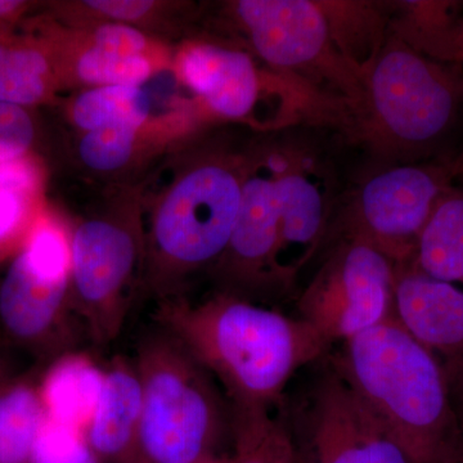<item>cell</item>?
<instances>
[{
  "label": "cell",
  "instance_id": "6da1fadb",
  "mask_svg": "<svg viewBox=\"0 0 463 463\" xmlns=\"http://www.w3.org/2000/svg\"><path fill=\"white\" fill-rule=\"evenodd\" d=\"M151 321L163 326L214 377L236 417L272 413L298 371L331 347L306 322L252 298L218 291L191 301H157Z\"/></svg>",
  "mask_w": 463,
  "mask_h": 463
},
{
  "label": "cell",
  "instance_id": "7a4b0ae2",
  "mask_svg": "<svg viewBox=\"0 0 463 463\" xmlns=\"http://www.w3.org/2000/svg\"><path fill=\"white\" fill-rule=\"evenodd\" d=\"M328 355L408 461L463 462V429L443 364L392 316Z\"/></svg>",
  "mask_w": 463,
  "mask_h": 463
},
{
  "label": "cell",
  "instance_id": "3957f363",
  "mask_svg": "<svg viewBox=\"0 0 463 463\" xmlns=\"http://www.w3.org/2000/svg\"><path fill=\"white\" fill-rule=\"evenodd\" d=\"M143 405L132 463H200L224 456L233 413L205 368L163 326L149 319L134 343Z\"/></svg>",
  "mask_w": 463,
  "mask_h": 463
},
{
  "label": "cell",
  "instance_id": "277c9868",
  "mask_svg": "<svg viewBox=\"0 0 463 463\" xmlns=\"http://www.w3.org/2000/svg\"><path fill=\"white\" fill-rule=\"evenodd\" d=\"M364 102L353 138L381 156L421 157L446 138L463 105V72L390 33L364 72Z\"/></svg>",
  "mask_w": 463,
  "mask_h": 463
},
{
  "label": "cell",
  "instance_id": "5b68a950",
  "mask_svg": "<svg viewBox=\"0 0 463 463\" xmlns=\"http://www.w3.org/2000/svg\"><path fill=\"white\" fill-rule=\"evenodd\" d=\"M84 343L70 291L69 241L54 225H36L0 281V347L47 370Z\"/></svg>",
  "mask_w": 463,
  "mask_h": 463
},
{
  "label": "cell",
  "instance_id": "8992f818",
  "mask_svg": "<svg viewBox=\"0 0 463 463\" xmlns=\"http://www.w3.org/2000/svg\"><path fill=\"white\" fill-rule=\"evenodd\" d=\"M239 167L209 161L176 183L151 232V289L158 300L176 294V281L216 265L230 245L243 178Z\"/></svg>",
  "mask_w": 463,
  "mask_h": 463
},
{
  "label": "cell",
  "instance_id": "52a82bcc",
  "mask_svg": "<svg viewBox=\"0 0 463 463\" xmlns=\"http://www.w3.org/2000/svg\"><path fill=\"white\" fill-rule=\"evenodd\" d=\"M279 404L298 463H411L330 355Z\"/></svg>",
  "mask_w": 463,
  "mask_h": 463
},
{
  "label": "cell",
  "instance_id": "ba28073f",
  "mask_svg": "<svg viewBox=\"0 0 463 463\" xmlns=\"http://www.w3.org/2000/svg\"><path fill=\"white\" fill-rule=\"evenodd\" d=\"M184 83L216 115L254 120L268 128L315 123L349 129L350 111L307 85L261 70L245 52L215 44H196L181 60Z\"/></svg>",
  "mask_w": 463,
  "mask_h": 463
},
{
  "label": "cell",
  "instance_id": "9c48e42d",
  "mask_svg": "<svg viewBox=\"0 0 463 463\" xmlns=\"http://www.w3.org/2000/svg\"><path fill=\"white\" fill-rule=\"evenodd\" d=\"M232 9L269 69L344 103L354 130L364 75L332 42L318 0H240Z\"/></svg>",
  "mask_w": 463,
  "mask_h": 463
},
{
  "label": "cell",
  "instance_id": "30bf717a",
  "mask_svg": "<svg viewBox=\"0 0 463 463\" xmlns=\"http://www.w3.org/2000/svg\"><path fill=\"white\" fill-rule=\"evenodd\" d=\"M395 264L358 237L343 234L298 298V318L328 346L371 330L392 316Z\"/></svg>",
  "mask_w": 463,
  "mask_h": 463
},
{
  "label": "cell",
  "instance_id": "8fae6325",
  "mask_svg": "<svg viewBox=\"0 0 463 463\" xmlns=\"http://www.w3.org/2000/svg\"><path fill=\"white\" fill-rule=\"evenodd\" d=\"M69 248L72 307L88 343L111 345L130 317L138 237L123 224L91 219L76 228Z\"/></svg>",
  "mask_w": 463,
  "mask_h": 463
},
{
  "label": "cell",
  "instance_id": "7c38bea8",
  "mask_svg": "<svg viewBox=\"0 0 463 463\" xmlns=\"http://www.w3.org/2000/svg\"><path fill=\"white\" fill-rule=\"evenodd\" d=\"M453 184L450 161L373 174L347 206L344 234L371 243L395 265L410 263L432 210Z\"/></svg>",
  "mask_w": 463,
  "mask_h": 463
},
{
  "label": "cell",
  "instance_id": "4fadbf2b",
  "mask_svg": "<svg viewBox=\"0 0 463 463\" xmlns=\"http://www.w3.org/2000/svg\"><path fill=\"white\" fill-rule=\"evenodd\" d=\"M279 232L273 263L274 288L288 291L310 263L327 231L330 178L300 149L281 152L277 174Z\"/></svg>",
  "mask_w": 463,
  "mask_h": 463
},
{
  "label": "cell",
  "instance_id": "5bb4252c",
  "mask_svg": "<svg viewBox=\"0 0 463 463\" xmlns=\"http://www.w3.org/2000/svg\"><path fill=\"white\" fill-rule=\"evenodd\" d=\"M281 151L269 152L243 178L239 214L230 245L215 268L223 279L221 291L248 298L258 289H276L273 263L279 245L277 174Z\"/></svg>",
  "mask_w": 463,
  "mask_h": 463
},
{
  "label": "cell",
  "instance_id": "9a60e30c",
  "mask_svg": "<svg viewBox=\"0 0 463 463\" xmlns=\"http://www.w3.org/2000/svg\"><path fill=\"white\" fill-rule=\"evenodd\" d=\"M392 318L437 356L448 381L463 373V288L395 265Z\"/></svg>",
  "mask_w": 463,
  "mask_h": 463
},
{
  "label": "cell",
  "instance_id": "2e32d148",
  "mask_svg": "<svg viewBox=\"0 0 463 463\" xmlns=\"http://www.w3.org/2000/svg\"><path fill=\"white\" fill-rule=\"evenodd\" d=\"M142 405L141 376L132 356H115L102 370L99 397L83 429L100 463L133 462Z\"/></svg>",
  "mask_w": 463,
  "mask_h": 463
},
{
  "label": "cell",
  "instance_id": "e0dca14e",
  "mask_svg": "<svg viewBox=\"0 0 463 463\" xmlns=\"http://www.w3.org/2000/svg\"><path fill=\"white\" fill-rule=\"evenodd\" d=\"M462 3L449 0L392 2L390 33L423 56L461 66Z\"/></svg>",
  "mask_w": 463,
  "mask_h": 463
},
{
  "label": "cell",
  "instance_id": "ac0fdd59",
  "mask_svg": "<svg viewBox=\"0 0 463 463\" xmlns=\"http://www.w3.org/2000/svg\"><path fill=\"white\" fill-rule=\"evenodd\" d=\"M44 368L30 367L0 386V463H33L45 421Z\"/></svg>",
  "mask_w": 463,
  "mask_h": 463
},
{
  "label": "cell",
  "instance_id": "d6986e66",
  "mask_svg": "<svg viewBox=\"0 0 463 463\" xmlns=\"http://www.w3.org/2000/svg\"><path fill=\"white\" fill-rule=\"evenodd\" d=\"M332 42L359 71L368 69L390 36L392 2L318 0Z\"/></svg>",
  "mask_w": 463,
  "mask_h": 463
},
{
  "label": "cell",
  "instance_id": "ffe728a7",
  "mask_svg": "<svg viewBox=\"0 0 463 463\" xmlns=\"http://www.w3.org/2000/svg\"><path fill=\"white\" fill-rule=\"evenodd\" d=\"M410 264L463 288V185L453 184L438 201Z\"/></svg>",
  "mask_w": 463,
  "mask_h": 463
},
{
  "label": "cell",
  "instance_id": "44dd1931",
  "mask_svg": "<svg viewBox=\"0 0 463 463\" xmlns=\"http://www.w3.org/2000/svg\"><path fill=\"white\" fill-rule=\"evenodd\" d=\"M102 381V370L81 353L67 355L44 370L43 397L48 419L83 430L93 410Z\"/></svg>",
  "mask_w": 463,
  "mask_h": 463
},
{
  "label": "cell",
  "instance_id": "7402d4cb",
  "mask_svg": "<svg viewBox=\"0 0 463 463\" xmlns=\"http://www.w3.org/2000/svg\"><path fill=\"white\" fill-rule=\"evenodd\" d=\"M151 103L139 87L109 85L85 91L76 99L72 118L81 129H138L148 118Z\"/></svg>",
  "mask_w": 463,
  "mask_h": 463
},
{
  "label": "cell",
  "instance_id": "603a6c76",
  "mask_svg": "<svg viewBox=\"0 0 463 463\" xmlns=\"http://www.w3.org/2000/svg\"><path fill=\"white\" fill-rule=\"evenodd\" d=\"M50 63L30 45L0 42V102L29 106L48 93Z\"/></svg>",
  "mask_w": 463,
  "mask_h": 463
},
{
  "label": "cell",
  "instance_id": "cb8c5ba5",
  "mask_svg": "<svg viewBox=\"0 0 463 463\" xmlns=\"http://www.w3.org/2000/svg\"><path fill=\"white\" fill-rule=\"evenodd\" d=\"M79 78L87 83L139 87L151 74V65L145 56H125L93 47L78 61Z\"/></svg>",
  "mask_w": 463,
  "mask_h": 463
},
{
  "label": "cell",
  "instance_id": "d4e9b609",
  "mask_svg": "<svg viewBox=\"0 0 463 463\" xmlns=\"http://www.w3.org/2000/svg\"><path fill=\"white\" fill-rule=\"evenodd\" d=\"M33 463H100L83 430L48 419L33 448Z\"/></svg>",
  "mask_w": 463,
  "mask_h": 463
},
{
  "label": "cell",
  "instance_id": "484cf974",
  "mask_svg": "<svg viewBox=\"0 0 463 463\" xmlns=\"http://www.w3.org/2000/svg\"><path fill=\"white\" fill-rule=\"evenodd\" d=\"M279 426L272 413L233 419L231 463H273Z\"/></svg>",
  "mask_w": 463,
  "mask_h": 463
},
{
  "label": "cell",
  "instance_id": "4316f807",
  "mask_svg": "<svg viewBox=\"0 0 463 463\" xmlns=\"http://www.w3.org/2000/svg\"><path fill=\"white\" fill-rule=\"evenodd\" d=\"M136 130L103 128L85 134L79 154L85 165L99 172L120 169L132 157Z\"/></svg>",
  "mask_w": 463,
  "mask_h": 463
},
{
  "label": "cell",
  "instance_id": "83f0119b",
  "mask_svg": "<svg viewBox=\"0 0 463 463\" xmlns=\"http://www.w3.org/2000/svg\"><path fill=\"white\" fill-rule=\"evenodd\" d=\"M33 141V124L25 109L0 102V163L23 157Z\"/></svg>",
  "mask_w": 463,
  "mask_h": 463
},
{
  "label": "cell",
  "instance_id": "f1b7e54d",
  "mask_svg": "<svg viewBox=\"0 0 463 463\" xmlns=\"http://www.w3.org/2000/svg\"><path fill=\"white\" fill-rule=\"evenodd\" d=\"M94 47L125 56H139L146 48V39L133 27L111 24L100 26L94 33Z\"/></svg>",
  "mask_w": 463,
  "mask_h": 463
},
{
  "label": "cell",
  "instance_id": "f546056e",
  "mask_svg": "<svg viewBox=\"0 0 463 463\" xmlns=\"http://www.w3.org/2000/svg\"><path fill=\"white\" fill-rule=\"evenodd\" d=\"M35 181V170L24 156L0 163V190L21 194L30 190Z\"/></svg>",
  "mask_w": 463,
  "mask_h": 463
},
{
  "label": "cell",
  "instance_id": "4dcf8cb0",
  "mask_svg": "<svg viewBox=\"0 0 463 463\" xmlns=\"http://www.w3.org/2000/svg\"><path fill=\"white\" fill-rule=\"evenodd\" d=\"M24 216L21 194L0 190V246L14 236Z\"/></svg>",
  "mask_w": 463,
  "mask_h": 463
},
{
  "label": "cell",
  "instance_id": "1f68e13d",
  "mask_svg": "<svg viewBox=\"0 0 463 463\" xmlns=\"http://www.w3.org/2000/svg\"><path fill=\"white\" fill-rule=\"evenodd\" d=\"M90 9L105 16L118 18V20H137L146 16L152 8L154 2H142V0H112V2H85Z\"/></svg>",
  "mask_w": 463,
  "mask_h": 463
},
{
  "label": "cell",
  "instance_id": "d6a6232c",
  "mask_svg": "<svg viewBox=\"0 0 463 463\" xmlns=\"http://www.w3.org/2000/svg\"><path fill=\"white\" fill-rule=\"evenodd\" d=\"M279 431H277L276 443H274L273 463H298L294 448L289 443L288 434L279 420Z\"/></svg>",
  "mask_w": 463,
  "mask_h": 463
},
{
  "label": "cell",
  "instance_id": "836d02e7",
  "mask_svg": "<svg viewBox=\"0 0 463 463\" xmlns=\"http://www.w3.org/2000/svg\"><path fill=\"white\" fill-rule=\"evenodd\" d=\"M27 368H30V365L24 364L16 356L0 347V386L5 385L12 377L23 373Z\"/></svg>",
  "mask_w": 463,
  "mask_h": 463
},
{
  "label": "cell",
  "instance_id": "e575fe53",
  "mask_svg": "<svg viewBox=\"0 0 463 463\" xmlns=\"http://www.w3.org/2000/svg\"><path fill=\"white\" fill-rule=\"evenodd\" d=\"M448 383H449L450 395H452L457 416H458L463 429V373L456 376L455 379L448 381Z\"/></svg>",
  "mask_w": 463,
  "mask_h": 463
},
{
  "label": "cell",
  "instance_id": "d590c367",
  "mask_svg": "<svg viewBox=\"0 0 463 463\" xmlns=\"http://www.w3.org/2000/svg\"><path fill=\"white\" fill-rule=\"evenodd\" d=\"M25 8V3L16 0H0V18L14 16Z\"/></svg>",
  "mask_w": 463,
  "mask_h": 463
},
{
  "label": "cell",
  "instance_id": "8d00e7d4",
  "mask_svg": "<svg viewBox=\"0 0 463 463\" xmlns=\"http://www.w3.org/2000/svg\"><path fill=\"white\" fill-rule=\"evenodd\" d=\"M450 173H452L453 181L463 182V149L458 156L450 160Z\"/></svg>",
  "mask_w": 463,
  "mask_h": 463
},
{
  "label": "cell",
  "instance_id": "74e56055",
  "mask_svg": "<svg viewBox=\"0 0 463 463\" xmlns=\"http://www.w3.org/2000/svg\"><path fill=\"white\" fill-rule=\"evenodd\" d=\"M200 463H231V456H219Z\"/></svg>",
  "mask_w": 463,
  "mask_h": 463
},
{
  "label": "cell",
  "instance_id": "f35d334b",
  "mask_svg": "<svg viewBox=\"0 0 463 463\" xmlns=\"http://www.w3.org/2000/svg\"><path fill=\"white\" fill-rule=\"evenodd\" d=\"M462 62H463V58H462ZM462 62H461V65H462Z\"/></svg>",
  "mask_w": 463,
  "mask_h": 463
},
{
  "label": "cell",
  "instance_id": "ab89813d",
  "mask_svg": "<svg viewBox=\"0 0 463 463\" xmlns=\"http://www.w3.org/2000/svg\"><path fill=\"white\" fill-rule=\"evenodd\" d=\"M461 66H463V62H462V65H461Z\"/></svg>",
  "mask_w": 463,
  "mask_h": 463
},
{
  "label": "cell",
  "instance_id": "60d3db41",
  "mask_svg": "<svg viewBox=\"0 0 463 463\" xmlns=\"http://www.w3.org/2000/svg\"><path fill=\"white\" fill-rule=\"evenodd\" d=\"M463 463V462H462Z\"/></svg>",
  "mask_w": 463,
  "mask_h": 463
}]
</instances>
